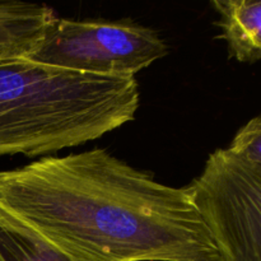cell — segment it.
Instances as JSON below:
<instances>
[{"label": "cell", "instance_id": "obj_1", "mask_svg": "<svg viewBox=\"0 0 261 261\" xmlns=\"http://www.w3.org/2000/svg\"><path fill=\"white\" fill-rule=\"evenodd\" d=\"M0 208L91 261H221L190 184L158 182L102 148L0 171Z\"/></svg>", "mask_w": 261, "mask_h": 261}, {"label": "cell", "instance_id": "obj_2", "mask_svg": "<svg viewBox=\"0 0 261 261\" xmlns=\"http://www.w3.org/2000/svg\"><path fill=\"white\" fill-rule=\"evenodd\" d=\"M139 105L135 76L0 59V157H37L86 144L133 121Z\"/></svg>", "mask_w": 261, "mask_h": 261}, {"label": "cell", "instance_id": "obj_3", "mask_svg": "<svg viewBox=\"0 0 261 261\" xmlns=\"http://www.w3.org/2000/svg\"><path fill=\"white\" fill-rule=\"evenodd\" d=\"M157 31L132 19H54L31 60L105 76H134L165 58Z\"/></svg>", "mask_w": 261, "mask_h": 261}, {"label": "cell", "instance_id": "obj_4", "mask_svg": "<svg viewBox=\"0 0 261 261\" xmlns=\"http://www.w3.org/2000/svg\"><path fill=\"white\" fill-rule=\"evenodd\" d=\"M190 186L221 261H261V166L217 149Z\"/></svg>", "mask_w": 261, "mask_h": 261}, {"label": "cell", "instance_id": "obj_5", "mask_svg": "<svg viewBox=\"0 0 261 261\" xmlns=\"http://www.w3.org/2000/svg\"><path fill=\"white\" fill-rule=\"evenodd\" d=\"M55 18L47 5L0 2V59H30Z\"/></svg>", "mask_w": 261, "mask_h": 261}, {"label": "cell", "instance_id": "obj_6", "mask_svg": "<svg viewBox=\"0 0 261 261\" xmlns=\"http://www.w3.org/2000/svg\"><path fill=\"white\" fill-rule=\"evenodd\" d=\"M217 25L229 56L240 63L261 60V0H213Z\"/></svg>", "mask_w": 261, "mask_h": 261}, {"label": "cell", "instance_id": "obj_7", "mask_svg": "<svg viewBox=\"0 0 261 261\" xmlns=\"http://www.w3.org/2000/svg\"><path fill=\"white\" fill-rule=\"evenodd\" d=\"M0 261H91L53 244L0 208Z\"/></svg>", "mask_w": 261, "mask_h": 261}, {"label": "cell", "instance_id": "obj_8", "mask_svg": "<svg viewBox=\"0 0 261 261\" xmlns=\"http://www.w3.org/2000/svg\"><path fill=\"white\" fill-rule=\"evenodd\" d=\"M227 149L249 162L261 166V115L240 127Z\"/></svg>", "mask_w": 261, "mask_h": 261}]
</instances>
